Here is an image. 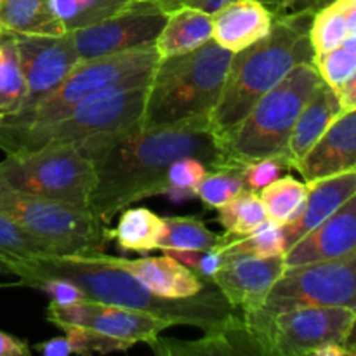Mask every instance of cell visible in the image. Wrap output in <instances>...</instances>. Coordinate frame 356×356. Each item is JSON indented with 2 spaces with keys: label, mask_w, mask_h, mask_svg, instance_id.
<instances>
[{
  "label": "cell",
  "mask_w": 356,
  "mask_h": 356,
  "mask_svg": "<svg viewBox=\"0 0 356 356\" xmlns=\"http://www.w3.org/2000/svg\"><path fill=\"white\" fill-rule=\"evenodd\" d=\"M79 149L96 172L89 211L106 226L134 202L167 193L169 167L183 156H195L209 169L235 165L207 120L152 129L138 124L122 134L92 139Z\"/></svg>",
  "instance_id": "6da1fadb"
},
{
  "label": "cell",
  "mask_w": 356,
  "mask_h": 356,
  "mask_svg": "<svg viewBox=\"0 0 356 356\" xmlns=\"http://www.w3.org/2000/svg\"><path fill=\"white\" fill-rule=\"evenodd\" d=\"M17 284L33 287L44 278H68L75 282L87 299L124 306L167 320L172 325H191L216 332L238 322L222 292L212 282H205L198 294L184 299H167L149 291L134 275L108 266L96 256H49L24 261L14 268Z\"/></svg>",
  "instance_id": "7a4b0ae2"
},
{
  "label": "cell",
  "mask_w": 356,
  "mask_h": 356,
  "mask_svg": "<svg viewBox=\"0 0 356 356\" xmlns=\"http://www.w3.org/2000/svg\"><path fill=\"white\" fill-rule=\"evenodd\" d=\"M313 16V13L275 14L266 37L233 54L221 96L209 118V129L219 145L294 66L315 65L309 38Z\"/></svg>",
  "instance_id": "3957f363"
},
{
  "label": "cell",
  "mask_w": 356,
  "mask_h": 356,
  "mask_svg": "<svg viewBox=\"0 0 356 356\" xmlns=\"http://www.w3.org/2000/svg\"><path fill=\"white\" fill-rule=\"evenodd\" d=\"M233 52L214 38L184 54L160 58L146 87L139 125L169 127L211 118L221 96Z\"/></svg>",
  "instance_id": "277c9868"
},
{
  "label": "cell",
  "mask_w": 356,
  "mask_h": 356,
  "mask_svg": "<svg viewBox=\"0 0 356 356\" xmlns=\"http://www.w3.org/2000/svg\"><path fill=\"white\" fill-rule=\"evenodd\" d=\"M146 87L97 94L51 122L23 127L0 124V149L13 155L44 146L72 145L79 148L96 138L122 134L141 122Z\"/></svg>",
  "instance_id": "5b68a950"
},
{
  "label": "cell",
  "mask_w": 356,
  "mask_h": 356,
  "mask_svg": "<svg viewBox=\"0 0 356 356\" xmlns=\"http://www.w3.org/2000/svg\"><path fill=\"white\" fill-rule=\"evenodd\" d=\"M320 82L322 76L313 63L294 66L219 145L232 163L242 165L273 156L287 160L289 139L299 113Z\"/></svg>",
  "instance_id": "8992f818"
},
{
  "label": "cell",
  "mask_w": 356,
  "mask_h": 356,
  "mask_svg": "<svg viewBox=\"0 0 356 356\" xmlns=\"http://www.w3.org/2000/svg\"><path fill=\"white\" fill-rule=\"evenodd\" d=\"M159 61L160 54L155 45L80 61L47 96L33 106L2 118L0 124L23 127L51 122L70 113L73 108L97 94L146 87Z\"/></svg>",
  "instance_id": "52a82bcc"
},
{
  "label": "cell",
  "mask_w": 356,
  "mask_h": 356,
  "mask_svg": "<svg viewBox=\"0 0 356 356\" xmlns=\"http://www.w3.org/2000/svg\"><path fill=\"white\" fill-rule=\"evenodd\" d=\"M306 306H339L356 313V250L336 259L285 268L263 306L242 318L263 355H268L271 320L280 313Z\"/></svg>",
  "instance_id": "ba28073f"
},
{
  "label": "cell",
  "mask_w": 356,
  "mask_h": 356,
  "mask_svg": "<svg viewBox=\"0 0 356 356\" xmlns=\"http://www.w3.org/2000/svg\"><path fill=\"white\" fill-rule=\"evenodd\" d=\"M0 212L59 256H92L106 250L110 229L86 209L24 193L0 181Z\"/></svg>",
  "instance_id": "9c48e42d"
},
{
  "label": "cell",
  "mask_w": 356,
  "mask_h": 356,
  "mask_svg": "<svg viewBox=\"0 0 356 356\" xmlns=\"http://www.w3.org/2000/svg\"><path fill=\"white\" fill-rule=\"evenodd\" d=\"M0 181L24 193L89 211L96 172L76 146H44L6 155L0 162Z\"/></svg>",
  "instance_id": "30bf717a"
},
{
  "label": "cell",
  "mask_w": 356,
  "mask_h": 356,
  "mask_svg": "<svg viewBox=\"0 0 356 356\" xmlns=\"http://www.w3.org/2000/svg\"><path fill=\"white\" fill-rule=\"evenodd\" d=\"M167 16L159 6L132 0L106 19L72 30L80 61L155 45Z\"/></svg>",
  "instance_id": "8fae6325"
},
{
  "label": "cell",
  "mask_w": 356,
  "mask_h": 356,
  "mask_svg": "<svg viewBox=\"0 0 356 356\" xmlns=\"http://www.w3.org/2000/svg\"><path fill=\"white\" fill-rule=\"evenodd\" d=\"M355 315L353 309L339 306H306L280 313L271 320L268 355L305 356L323 344H343Z\"/></svg>",
  "instance_id": "7c38bea8"
},
{
  "label": "cell",
  "mask_w": 356,
  "mask_h": 356,
  "mask_svg": "<svg viewBox=\"0 0 356 356\" xmlns=\"http://www.w3.org/2000/svg\"><path fill=\"white\" fill-rule=\"evenodd\" d=\"M47 320L61 329L82 327L113 339L125 341L131 346L138 343L152 344L160 332L172 327L170 322L149 313L92 299L70 306L49 305Z\"/></svg>",
  "instance_id": "4fadbf2b"
},
{
  "label": "cell",
  "mask_w": 356,
  "mask_h": 356,
  "mask_svg": "<svg viewBox=\"0 0 356 356\" xmlns=\"http://www.w3.org/2000/svg\"><path fill=\"white\" fill-rule=\"evenodd\" d=\"M21 72L26 82V99L21 110L54 90L80 63L72 31L58 37L47 35H13Z\"/></svg>",
  "instance_id": "5bb4252c"
},
{
  "label": "cell",
  "mask_w": 356,
  "mask_h": 356,
  "mask_svg": "<svg viewBox=\"0 0 356 356\" xmlns=\"http://www.w3.org/2000/svg\"><path fill=\"white\" fill-rule=\"evenodd\" d=\"M284 271V256L257 257L235 254L226 256L225 264L209 282L222 292L235 312L240 309L242 315H250L263 306Z\"/></svg>",
  "instance_id": "9a60e30c"
},
{
  "label": "cell",
  "mask_w": 356,
  "mask_h": 356,
  "mask_svg": "<svg viewBox=\"0 0 356 356\" xmlns=\"http://www.w3.org/2000/svg\"><path fill=\"white\" fill-rule=\"evenodd\" d=\"M356 250V193L284 254L285 268L336 259Z\"/></svg>",
  "instance_id": "2e32d148"
},
{
  "label": "cell",
  "mask_w": 356,
  "mask_h": 356,
  "mask_svg": "<svg viewBox=\"0 0 356 356\" xmlns=\"http://www.w3.org/2000/svg\"><path fill=\"white\" fill-rule=\"evenodd\" d=\"M294 169L306 183L356 170V110L343 111Z\"/></svg>",
  "instance_id": "e0dca14e"
},
{
  "label": "cell",
  "mask_w": 356,
  "mask_h": 356,
  "mask_svg": "<svg viewBox=\"0 0 356 356\" xmlns=\"http://www.w3.org/2000/svg\"><path fill=\"white\" fill-rule=\"evenodd\" d=\"M101 263L120 268L134 275L156 296L167 299H184L198 294L204 289L205 280L195 275L172 256L143 257V259H125V257L108 256L106 252L94 254Z\"/></svg>",
  "instance_id": "ac0fdd59"
},
{
  "label": "cell",
  "mask_w": 356,
  "mask_h": 356,
  "mask_svg": "<svg viewBox=\"0 0 356 356\" xmlns=\"http://www.w3.org/2000/svg\"><path fill=\"white\" fill-rule=\"evenodd\" d=\"M212 16V38L233 54L250 47L270 33L275 13L259 0H233Z\"/></svg>",
  "instance_id": "d6986e66"
},
{
  "label": "cell",
  "mask_w": 356,
  "mask_h": 356,
  "mask_svg": "<svg viewBox=\"0 0 356 356\" xmlns=\"http://www.w3.org/2000/svg\"><path fill=\"white\" fill-rule=\"evenodd\" d=\"M306 186L308 193L301 211L294 221L284 226L285 252L353 197L356 193V170L309 181Z\"/></svg>",
  "instance_id": "ffe728a7"
},
{
  "label": "cell",
  "mask_w": 356,
  "mask_h": 356,
  "mask_svg": "<svg viewBox=\"0 0 356 356\" xmlns=\"http://www.w3.org/2000/svg\"><path fill=\"white\" fill-rule=\"evenodd\" d=\"M341 113H343V106H341L339 96L329 83L322 80L318 87L313 90L309 99L306 101L289 139L287 160L292 169L313 148V145L322 138L323 132Z\"/></svg>",
  "instance_id": "44dd1931"
},
{
  "label": "cell",
  "mask_w": 356,
  "mask_h": 356,
  "mask_svg": "<svg viewBox=\"0 0 356 356\" xmlns=\"http://www.w3.org/2000/svg\"><path fill=\"white\" fill-rule=\"evenodd\" d=\"M149 346L156 355H263L256 337L249 332L243 318L216 332H205L197 341H172L156 337Z\"/></svg>",
  "instance_id": "7402d4cb"
},
{
  "label": "cell",
  "mask_w": 356,
  "mask_h": 356,
  "mask_svg": "<svg viewBox=\"0 0 356 356\" xmlns=\"http://www.w3.org/2000/svg\"><path fill=\"white\" fill-rule=\"evenodd\" d=\"M212 38V16L190 6L170 10L162 31L156 37L155 49L160 58L184 54L198 49Z\"/></svg>",
  "instance_id": "603a6c76"
},
{
  "label": "cell",
  "mask_w": 356,
  "mask_h": 356,
  "mask_svg": "<svg viewBox=\"0 0 356 356\" xmlns=\"http://www.w3.org/2000/svg\"><path fill=\"white\" fill-rule=\"evenodd\" d=\"M0 30L7 35H65L51 0H0Z\"/></svg>",
  "instance_id": "cb8c5ba5"
},
{
  "label": "cell",
  "mask_w": 356,
  "mask_h": 356,
  "mask_svg": "<svg viewBox=\"0 0 356 356\" xmlns=\"http://www.w3.org/2000/svg\"><path fill=\"white\" fill-rule=\"evenodd\" d=\"M163 229V218L149 209H127L120 214L117 228L110 229V238L115 240L120 249L145 254L159 249Z\"/></svg>",
  "instance_id": "d4e9b609"
},
{
  "label": "cell",
  "mask_w": 356,
  "mask_h": 356,
  "mask_svg": "<svg viewBox=\"0 0 356 356\" xmlns=\"http://www.w3.org/2000/svg\"><path fill=\"white\" fill-rule=\"evenodd\" d=\"M59 256L52 247L28 235L16 222L0 212V270L13 275L14 268L24 261Z\"/></svg>",
  "instance_id": "484cf974"
},
{
  "label": "cell",
  "mask_w": 356,
  "mask_h": 356,
  "mask_svg": "<svg viewBox=\"0 0 356 356\" xmlns=\"http://www.w3.org/2000/svg\"><path fill=\"white\" fill-rule=\"evenodd\" d=\"M26 99V82L13 35L0 37V120L17 113Z\"/></svg>",
  "instance_id": "4316f807"
},
{
  "label": "cell",
  "mask_w": 356,
  "mask_h": 356,
  "mask_svg": "<svg viewBox=\"0 0 356 356\" xmlns=\"http://www.w3.org/2000/svg\"><path fill=\"white\" fill-rule=\"evenodd\" d=\"M308 186L292 176L277 177L259 191L266 218L285 226L294 221L306 200Z\"/></svg>",
  "instance_id": "83f0119b"
},
{
  "label": "cell",
  "mask_w": 356,
  "mask_h": 356,
  "mask_svg": "<svg viewBox=\"0 0 356 356\" xmlns=\"http://www.w3.org/2000/svg\"><path fill=\"white\" fill-rule=\"evenodd\" d=\"M218 249L225 256H235V254H249V256L257 257L284 256V226L271 221V219H266L256 229L243 236L225 235Z\"/></svg>",
  "instance_id": "f1b7e54d"
},
{
  "label": "cell",
  "mask_w": 356,
  "mask_h": 356,
  "mask_svg": "<svg viewBox=\"0 0 356 356\" xmlns=\"http://www.w3.org/2000/svg\"><path fill=\"white\" fill-rule=\"evenodd\" d=\"M165 229L159 242L160 250H209L221 243L222 236L212 233L200 219L172 216L163 219Z\"/></svg>",
  "instance_id": "f546056e"
},
{
  "label": "cell",
  "mask_w": 356,
  "mask_h": 356,
  "mask_svg": "<svg viewBox=\"0 0 356 356\" xmlns=\"http://www.w3.org/2000/svg\"><path fill=\"white\" fill-rule=\"evenodd\" d=\"M131 2L132 0H51L52 9L68 31L106 19Z\"/></svg>",
  "instance_id": "4dcf8cb0"
},
{
  "label": "cell",
  "mask_w": 356,
  "mask_h": 356,
  "mask_svg": "<svg viewBox=\"0 0 356 356\" xmlns=\"http://www.w3.org/2000/svg\"><path fill=\"white\" fill-rule=\"evenodd\" d=\"M218 214L219 222L228 236L247 235L268 219L259 195L252 191L240 193L238 197L219 207Z\"/></svg>",
  "instance_id": "1f68e13d"
},
{
  "label": "cell",
  "mask_w": 356,
  "mask_h": 356,
  "mask_svg": "<svg viewBox=\"0 0 356 356\" xmlns=\"http://www.w3.org/2000/svg\"><path fill=\"white\" fill-rule=\"evenodd\" d=\"M242 165L221 167V169H209L202 183L197 188V197L204 202L207 207L219 209L240 193L245 191L243 188Z\"/></svg>",
  "instance_id": "d6a6232c"
},
{
  "label": "cell",
  "mask_w": 356,
  "mask_h": 356,
  "mask_svg": "<svg viewBox=\"0 0 356 356\" xmlns=\"http://www.w3.org/2000/svg\"><path fill=\"white\" fill-rule=\"evenodd\" d=\"M346 35V21L336 2L315 13L312 28H309V38H312L315 58L339 47Z\"/></svg>",
  "instance_id": "836d02e7"
},
{
  "label": "cell",
  "mask_w": 356,
  "mask_h": 356,
  "mask_svg": "<svg viewBox=\"0 0 356 356\" xmlns=\"http://www.w3.org/2000/svg\"><path fill=\"white\" fill-rule=\"evenodd\" d=\"M207 170L209 167L195 156H183L176 160L169 167V174H167V179H169L167 195H170L174 200H184L197 195L198 184L202 183Z\"/></svg>",
  "instance_id": "e575fe53"
},
{
  "label": "cell",
  "mask_w": 356,
  "mask_h": 356,
  "mask_svg": "<svg viewBox=\"0 0 356 356\" xmlns=\"http://www.w3.org/2000/svg\"><path fill=\"white\" fill-rule=\"evenodd\" d=\"M315 66L325 83L339 90L356 73V52L339 45L330 52L315 58Z\"/></svg>",
  "instance_id": "d590c367"
},
{
  "label": "cell",
  "mask_w": 356,
  "mask_h": 356,
  "mask_svg": "<svg viewBox=\"0 0 356 356\" xmlns=\"http://www.w3.org/2000/svg\"><path fill=\"white\" fill-rule=\"evenodd\" d=\"M66 336L70 337L73 346V353L76 355H92V353H113V351H125L131 344L125 341L113 339V337L103 336L94 330L82 329V327H66Z\"/></svg>",
  "instance_id": "8d00e7d4"
},
{
  "label": "cell",
  "mask_w": 356,
  "mask_h": 356,
  "mask_svg": "<svg viewBox=\"0 0 356 356\" xmlns=\"http://www.w3.org/2000/svg\"><path fill=\"white\" fill-rule=\"evenodd\" d=\"M284 169H291V165H289L287 160L280 159V156L242 163L240 172H242L243 188H245V191L259 195V191L264 186H268L271 181L277 179Z\"/></svg>",
  "instance_id": "74e56055"
},
{
  "label": "cell",
  "mask_w": 356,
  "mask_h": 356,
  "mask_svg": "<svg viewBox=\"0 0 356 356\" xmlns=\"http://www.w3.org/2000/svg\"><path fill=\"white\" fill-rule=\"evenodd\" d=\"M165 254L190 268L195 275H198L205 282L211 280L226 261V256L218 247L209 250H165Z\"/></svg>",
  "instance_id": "f35d334b"
},
{
  "label": "cell",
  "mask_w": 356,
  "mask_h": 356,
  "mask_svg": "<svg viewBox=\"0 0 356 356\" xmlns=\"http://www.w3.org/2000/svg\"><path fill=\"white\" fill-rule=\"evenodd\" d=\"M33 289L45 292L51 298V305L56 306H70L76 305V302L87 301V296L75 282L68 280V278H44V280L37 282Z\"/></svg>",
  "instance_id": "ab89813d"
},
{
  "label": "cell",
  "mask_w": 356,
  "mask_h": 356,
  "mask_svg": "<svg viewBox=\"0 0 356 356\" xmlns=\"http://www.w3.org/2000/svg\"><path fill=\"white\" fill-rule=\"evenodd\" d=\"M336 0H284L277 9H273L275 14H291V13H318L323 7L330 6Z\"/></svg>",
  "instance_id": "60d3db41"
},
{
  "label": "cell",
  "mask_w": 356,
  "mask_h": 356,
  "mask_svg": "<svg viewBox=\"0 0 356 356\" xmlns=\"http://www.w3.org/2000/svg\"><path fill=\"white\" fill-rule=\"evenodd\" d=\"M35 350L38 353L45 356H68L73 355V346L72 341H70L68 336L61 337H52V339L45 341V343H40L35 346Z\"/></svg>",
  "instance_id": "b9f144b4"
},
{
  "label": "cell",
  "mask_w": 356,
  "mask_h": 356,
  "mask_svg": "<svg viewBox=\"0 0 356 356\" xmlns=\"http://www.w3.org/2000/svg\"><path fill=\"white\" fill-rule=\"evenodd\" d=\"M30 348L26 341L0 330V356H28Z\"/></svg>",
  "instance_id": "7bdbcfd3"
},
{
  "label": "cell",
  "mask_w": 356,
  "mask_h": 356,
  "mask_svg": "<svg viewBox=\"0 0 356 356\" xmlns=\"http://www.w3.org/2000/svg\"><path fill=\"white\" fill-rule=\"evenodd\" d=\"M228 2H233V0H183V6H190V7H195V9L204 10V13L212 14L216 13L219 7H222ZM259 2L266 3V6L271 7V9H277L284 0H259Z\"/></svg>",
  "instance_id": "ee69618b"
},
{
  "label": "cell",
  "mask_w": 356,
  "mask_h": 356,
  "mask_svg": "<svg viewBox=\"0 0 356 356\" xmlns=\"http://www.w3.org/2000/svg\"><path fill=\"white\" fill-rule=\"evenodd\" d=\"M336 92L339 96L343 111L356 110V73Z\"/></svg>",
  "instance_id": "f6af8a7d"
},
{
  "label": "cell",
  "mask_w": 356,
  "mask_h": 356,
  "mask_svg": "<svg viewBox=\"0 0 356 356\" xmlns=\"http://www.w3.org/2000/svg\"><path fill=\"white\" fill-rule=\"evenodd\" d=\"M346 21L348 35H356V0H336Z\"/></svg>",
  "instance_id": "bcb514c9"
},
{
  "label": "cell",
  "mask_w": 356,
  "mask_h": 356,
  "mask_svg": "<svg viewBox=\"0 0 356 356\" xmlns=\"http://www.w3.org/2000/svg\"><path fill=\"white\" fill-rule=\"evenodd\" d=\"M315 356H351L350 351L343 346V344H337V343H329V344H323V346L316 348L313 351Z\"/></svg>",
  "instance_id": "7dc6e473"
},
{
  "label": "cell",
  "mask_w": 356,
  "mask_h": 356,
  "mask_svg": "<svg viewBox=\"0 0 356 356\" xmlns=\"http://www.w3.org/2000/svg\"><path fill=\"white\" fill-rule=\"evenodd\" d=\"M343 346L346 348L348 351H350V355H351V356L356 355V315H355V320H353V323H351L350 330H348V334H346V339H344Z\"/></svg>",
  "instance_id": "c3c4849f"
},
{
  "label": "cell",
  "mask_w": 356,
  "mask_h": 356,
  "mask_svg": "<svg viewBox=\"0 0 356 356\" xmlns=\"http://www.w3.org/2000/svg\"><path fill=\"white\" fill-rule=\"evenodd\" d=\"M138 2L153 3V6H159L160 9L167 10V13H170V10H174V9H177V7L183 6V0H138Z\"/></svg>",
  "instance_id": "681fc988"
},
{
  "label": "cell",
  "mask_w": 356,
  "mask_h": 356,
  "mask_svg": "<svg viewBox=\"0 0 356 356\" xmlns=\"http://www.w3.org/2000/svg\"><path fill=\"white\" fill-rule=\"evenodd\" d=\"M0 273H3V271H2V270H0ZM0 287H2V284H0Z\"/></svg>",
  "instance_id": "f907efd6"
},
{
  "label": "cell",
  "mask_w": 356,
  "mask_h": 356,
  "mask_svg": "<svg viewBox=\"0 0 356 356\" xmlns=\"http://www.w3.org/2000/svg\"><path fill=\"white\" fill-rule=\"evenodd\" d=\"M2 35H3V33H2V30H0V37H2Z\"/></svg>",
  "instance_id": "816d5d0a"
}]
</instances>
